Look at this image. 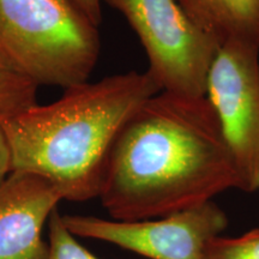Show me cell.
<instances>
[{
    "mask_svg": "<svg viewBox=\"0 0 259 259\" xmlns=\"http://www.w3.org/2000/svg\"><path fill=\"white\" fill-rule=\"evenodd\" d=\"M240 190L259 191V50L229 42L220 46L206 79Z\"/></svg>",
    "mask_w": 259,
    "mask_h": 259,
    "instance_id": "5b68a950",
    "label": "cell"
},
{
    "mask_svg": "<svg viewBox=\"0 0 259 259\" xmlns=\"http://www.w3.org/2000/svg\"><path fill=\"white\" fill-rule=\"evenodd\" d=\"M198 28L222 46L229 42L259 50V0H178Z\"/></svg>",
    "mask_w": 259,
    "mask_h": 259,
    "instance_id": "ba28073f",
    "label": "cell"
},
{
    "mask_svg": "<svg viewBox=\"0 0 259 259\" xmlns=\"http://www.w3.org/2000/svg\"><path fill=\"white\" fill-rule=\"evenodd\" d=\"M38 83L0 46V121L36 105Z\"/></svg>",
    "mask_w": 259,
    "mask_h": 259,
    "instance_id": "9c48e42d",
    "label": "cell"
},
{
    "mask_svg": "<svg viewBox=\"0 0 259 259\" xmlns=\"http://www.w3.org/2000/svg\"><path fill=\"white\" fill-rule=\"evenodd\" d=\"M203 259H259V228L238 238L216 236L206 244Z\"/></svg>",
    "mask_w": 259,
    "mask_h": 259,
    "instance_id": "8fae6325",
    "label": "cell"
},
{
    "mask_svg": "<svg viewBox=\"0 0 259 259\" xmlns=\"http://www.w3.org/2000/svg\"><path fill=\"white\" fill-rule=\"evenodd\" d=\"M48 259H100L87 250L77 240V236L69 231L58 209L52 212L48 221Z\"/></svg>",
    "mask_w": 259,
    "mask_h": 259,
    "instance_id": "30bf717a",
    "label": "cell"
},
{
    "mask_svg": "<svg viewBox=\"0 0 259 259\" xmlns=\"http://www.w3.org/2000/svg\"><path fill=\"white\" fill-rule=\"evenodd\" d=\"M80 11L83 12L89 21L96 27H99L102 22V0H72Z\"/></svg>",
    "mask_w": 259,
    "mask_h": 259,
    "instance_id": "4fadbf2b",
    "label": "cell"
},
{
    "mask_svg": "<svg viewBox=\"0 0 259 259\" xmlns=\"http://www.w3.org/2000/svg\"><path fill=\"white\" fill-rule=\"evenodd\" d=\"M0 46L38 83L88 82L100 56L95 24L72 0H0Z\"/></svg>",
    "mask_w": 259,
    "mask_h": 259,
    "instance_id": "3957f363",
    "label": "cell"
},
{
    "mask_svg": "<svg viewBox=\"0 0 259 259\" xmlns=\"http://www.w3.org/2000/svg\"><path fill=\"white\" fill-rule=\"evenodd\" d=\"M240 190L234 161L206 96L160 92L125 121L99 198L113 220L163 218Z\"/></svg>",
    "mask_w": 259,
    "mask_h": 259,
    "instance_id": "6da1fadb",
    "label": "cell"
},
{
    "mask_svg": "<svg viewBox=\"0 0 259 259\" xmlns=\"http://www.w3.org/2000/svg\"><path fill=\"white\" fill-rule=\"evenodd\" d=\"M160 92L148 72L130 71L65 88L57 101L2 120L12 171L42 178L70 202L99 197L119 131Z\"/></svg>",
    "mask_w": 259,
    "mask_h": 259,
    "instance_id": "7a4b0ae2",
    "label": "cell"
},
{
    "mask_svg": "<svg viewBox=\"0 0 259 259\" xmlns=\"http://www.w3.org/2000/svg\"><path fill=\"white\" fill-rule=\"evenodd\" d=\"M126 18L147 53V72L161 92L205 96L219 44L198 28L178 0H102Z\"/></svg>",
    "mask_w": 259,
    "mask_h": 259,
    "instance_id": "277c9868",
    "label": "cell"
},
{
    "mask_svg": "<svg viewBox=\"0 0 259 259\" xmlns=\"http://www.w3.org/2000/svg\"><path fill=\"white\" fill-rule=\"evenodd\" d=\"M63 220L77 238L109 242L149 259H203L206 244L228 225L225 211L212 200L143 221L83 215H63Z\"/></svg>",
    "mask_w": 259,
    "mask_h": 259,
    "instance_id": "8992f818",
    "label": "cell"
},
{
    "mask_svg": "<svg viewBox=\"0 0 259 259\" xmlns=\"http://www.w3.org/2000/svg\"><path fill=\"white\" fill-rule=\"evenodd\" d=\"M60 200L48 181L12 171L0 186V259H48L42 233Z\"/></svg>",
    "mask_w": 259,
    "mask_h": 259,
    "instance_id": "52a82bcc",
    "label": "cell"
},
{
    "mask_svg": "<svg viewBox=\"0 0 259 259\" xmlns=\"http://www.w3.org/2000/svg\"><path fill=\"white\" fill-rule=\"evenodd\" d=\"M11 173V153H10L9 143L4 134V130L0 125V186L4 184V181L8 179V177Z\"/></svg>",
    "mask_w": 259,
    "mask_h": 259,
    "instance_id": "7c38bea8",
    "label": "cell"
}]
</instances>
